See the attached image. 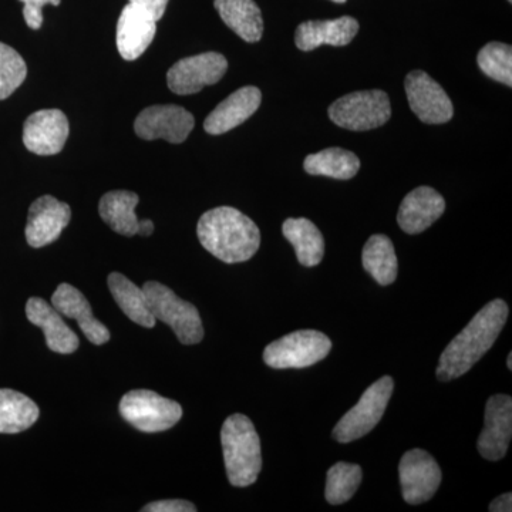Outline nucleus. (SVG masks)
Listing matches in <instances>:
<instances>
[{
    "label": "nucleus",
    "instance_id": "f257e3e1",
    "mask_svg": "<svg viewBox=\"0 0 512 512\" xmlns=\"http://www.w3.org/2000/svg\"><path fill=\"white\" fill-rule=\"evenodd\" d=\"M508 312L510 309L503 299L487 303L441 353L437 379L451 382L473 369L478 360L493 348L507 323Z\"/></svg>",
    "mask_w": 512,
    "mask_h": 512
},
{
    "label": "nucleus",
    "instance_id": "f03ea898",
    "mask_svg": "<svg viewBox=\"0 0 512 512\" xmlns=\"http://www.w3.org/2000/svg\"><path fill=\"white\" fill-rule=\"evenodd\" d=\"M202 247L225 264L249 261L261 245V232L254 221L232 207L205 212L197 225Z\"/></svg>",
    "mask_w": 512,
    "mask_h": 512
},
{
    "label": "nucleus",
    "instance_id": "7ed1b4c3",
    "mask_svg": "<svg viewBox=\"0 0 512 512\" xmlns=\"http://www.w3.org/2000/svg\"><path fill=\"white\" fill-rule=\"evenodd\" d=\"M221 444L229 483L248 487L262 470L261 440L244 414H232L222 424Z\"/></svg>",
    "mask_w": 512,
    "mask_h": 512
},
{
    "label": "nucleus",
    "instance_id": "20e7f679",
    "mask_svg": "<svg viewBox=\"0 0 512 512\" xmlns=\"http://www.w3.org/2000/svg\"><path fill=\"white\" fill-rule=\"evenodd\" d=\"M143 291L154 318L170 326L183 345H197L204 339L200 312L192 303L178 298L160 282H146Z\"/></svg>",
    "mask_w": 512,
    "mask_h": 512
},
{
    "label": "nucleus",
    "instance_id": "39448f33",
    "mask_svg": "<svg viewBox=\"0 0 512 512\" xmlns=\"http://www.w3.org/2000/svg\"><path fill=\"white\" fill-rule=\"evenodd\" d=\"M332 340L319 330H298L275 340L264 350V362L272 369H305L325 359Z\"/></svg>",
    "mask_w": 512,
    "mask_h": 512
},
{
    "label": "nucleus",
    "instance_id": "423d86ee",
    "mask_svg": "<svg viewBox=\"0 0 512 512\" xmlns=\"http://www.w3.org/2000/svg\"><path fill=\"white\" fill-rule=\"evenodd\" d=\"M121 417L144 433L170 430L183 417V407L151 390H131L119 406Z\"/></svg>",
    "mask_w": 512,
    "mask_h": 512
},
{
    "label": "nucleus",
    "instance_id": "0eeeda50",
    "mask_svg": "<svg viewBox=\"0 0 512 512\" xmlns=\"http://www.w3.org/2000/svg\"><path fill=\"white\" fill-rule=\"evenodd\" d=\"M336 126L350 131H367L382 127L392 117V104L382 90L346 94L328 110Z\"/></svg>",
    "mask_w": 512,
    "mask_h": 512
},
{
    "label": "nucleus",
    "instance_id": "6e6552de",
    "mask_svg": "<svg viewBox=\"0 0 512 512\" xmlns=\"http://www.w3.org/2000/svg\"><path fill=\"white\" fill-rule=\"evenodd\" d=\"M394 382L392 377L383 376L363 393L359 402L340 419L333 429V439L339 443H350L370 433L386 412L392 399Z\"/></svg>",
    "mask_w": 512,
    "mask_h": 512
},
{
    "label": "nucleus",
    "instance_id": "1a4fd4ad",
    "mask_svg": "<svg viewBox=\"0 0 512 512\" xmlns=\"http://www.w3.org/2000/svg\"><path fill=\"white\" fill-rule=\"evenodd\" d=\"M227 70V59L221 53L207 52L185 57L168 70V87L180 96L195 94L204 87L220 82Z\"/></svg>",
    "mask_w": 512,
    "mask_h": 512
},
{
    "label": "nucleus",
    "instance_id": "9d476101",
    "mask_svg": "<svg viewBox=\"0 0 512 512\" xmlns=\"http://www.w3.org/2000/svg\"><path fill=\"white\" fill-rule=\"evenodd\" d=\"M400 484L407 504L427 503L436 495L441 484V470L431 454L413 448L402 457L399 466Z\"/></svg>",
    "mask_w": 512,
    "mask_h": 512
},
{
    "label": "nucleus",
    "instance_id": "9b49d317",
    "mask_svg": "<svg viewBox=\"0 0 512 512\" xmlns=\"http://www.w3.org/2000/svg\"><path fill=\"white\" fill-rule=\"evenodd\" d=\"M410 109L423 123L444 124L453 119L450 97L436 80L423 70H414L404 80Z\"/></svg>",
    "mask_w": 512,
    "mask_h": 512
},
{
    "label": "nucleus",
    "instance_id": "f8f14e48",
    "mask_svg": "<svg viewBox=\"0 0 512 512\" xmlns=\"http://www.w3.org/2000/svg\"><path fill=\"white\" fill-rule=\"evenodd\" d=\"M195 126L194 116L184 107L167 104L151 106L138 114L134 130L138 137L151 141L163 138L171 144L187 140Z\"/></svg>",
    "mask_w": 512,
    "mask_h": 512
},
{
    "label": "nucleus",
    "instance_id": "ddd939ff",
    "mask_svg": "<svg viewBox=\"0 0 512 512\" xmlns=\"http://www.w3.org/2000/svg\"><path fill=\"white\" fill-rule=\"evenodd\" d=\"M512 437V399L508 394H495L485 406L484 429L477 448L488 461L503 460Z\"/></svg>",
    "mask_w": 512,
    "mask_h": 512
},
{
    "label": "nucleus",
    "instance_id": "4468645a",
    "mask_svg": "<svg viewBox=\"0 0 512 512\" xmlns=\"http://www.w3.org/2000/svg\"><path fill=\"white\" fill-rule=\"evenodd\" d=\"M72 220L69 204L56 200L52 195H43L30 205L26 241L32 248H43L62 235L63 229Z\"/></svg>",
    "mask_w": 512,
    "mask_h": 512
},
{
    "label": "nucleus",
    "instance_id": "2eb2a0df",
    "mask_svg": "<svg viewBox=\"0 0 512 512\" xmlns=\"http://www.w3.org/2000/svg\"><path fill=\"white\" fill-rule=\"evenodd\" d=\"M69 137V121L63 111L39 110L29 116L23 128V144L37 156H55Z\"/></svg>",
    "mask_w": 512,
    "mask_h": 512
},
{
    "label": "nucleus",
    "instance_id": "dca6fc26",
    "mask_svg": "<svg viewBox=\"0 0 512 512\" xmlns=\"http://www.w3.org/2000/svg\"><path fill=\"white\" fill-rule=\"evenodd\" d=\"M157 32V20L146 10L128 3L117 22V49L128 62L138 59L153 43Z\"/></svg>",
    "mask_w": 512,
    "mask_h": 512
},
{
    "label": "nucleus",
    "instance_id": "f3484780",
    "mask_svg": "<svg viewBox=\"0 0 512 512\" xmlns=\"http://www.w3.org/2000/svg\"><path fill=\"white\" fill-rule=\"evenodd\" d=\"M262 93L258 87L247 86L237 90L218 104L204 121V128L212 136H221L241 126L254 116L261 106Z\"/></svg>",
    "mask_w": 512,
    "mask_h": 512
},
{
    "label": "nucleus",
    "instance_id": "a211bd4d",
    "mask_svg": "<svg viewBox=\"0 0 512 512\" xmlns=\"http://www.w3.org/2000/svg\"><path fill=\"white\" fill-rule=\"evenodd\" d=\"M446 211V201L431 187H419L404 197L397 222L406 234L416 235L430 228Z\"/></svg>",
    "mask_w": 512,
    "mask_h": 512
},
{
    "label": "nucleus",
    "instance_id": "6ab92c4d",
    "mask_svg": "<svg viewBox=\"0 0 512 512\" xmlns=\"http://www.w3.org/2000/svg\"><path fill=\"white\" fill-rule=\"evenodd\" d=\"M359 32V22L352 16L333 20H309L298 26L295 33L296 47L302 52H312L319 46H348Z\"/></svg>",
    "mask_w": 512,
    "mask_h": 512
},
{
    "label": "nucleus",
    "instance_id": "aec40b11",
    "mask_svg": "<svg viewBox=\"0 0 512 512\" xmlns=\"http://www.w3.org/2000/svg\"><path fill=\"white\" fill-rule=\"evenodd\" d=\"M52 305L60 315L77 320L84 336L93 345H106L109 342V329L94 318L92 306L79 289L69 284L57 286L52 296Z\"/></svg>",
    "mask_w": 512,
    "mask_h": 512
},
{
    "label": "nucleus",
    "instance_id": "412c9836",
    "mask_svg": "<svg viewBox=\"0 0 512 512\" xmlns=\"http://www.w3.org/2000/svg\"><path fill=\"white\" fill-rule=\"evenodd\" d=\"M26 316L45 333L47 348L60 355H72L79 348V338L64 323L62 315L52 303L42 298H30L26 303Z\"/></svg>",
    "mask_w": 512,
    "mask_h": 512
},
{
    "label": "nucleus",
    "instance_id": "4be33fe9",
    "mask_svg": "<svg viewBox=\"0 0 512 512\" xmlns=\"http://www.w3.org/2000/svg\"><path fill=\"white\" fill-rule=\"evenodd\" d=\"M140 201L136 192L110 191L101 197L99 212L101 220L117 234L134 237L140 234L141 220L136 215Z\"/></svg>",
    "mask_w": 512,
    "mask_h": 512
},
{
    "label": "nucleus",
    "instance_id": "5701e85b",
    "mask_svg": "<svg viewBox=\"0 0 512 512\" xmlns=\"http://www.w3.org/2000/svg\"><path fill=\"white\" fill-rule=\"evenodd\" d=\"M215 9L229 29L242 40L256 43L264 33V19L261 9L254 0H215Z\"/></svg>",
    "mask_w": 512,
    "mask_h": 512
},
{
    "label": "nucleus",
    "instance_id": "b1692460",
    "mask_svg": "<svg viewBox=\"0 0 512 512\" xmlns=\"http://www.w3.org/2000/svg\"><path fill=\"white\" fill-rule=\"evenodd\" d=\"M282 232L295 248L299 264L312 268L322 262L325 255V239L312 221L306 218H288L282 225Z\"/></svg>",
    "mask_w": 512,
    "mask_h": 512
},
{
    "label": "nucleus",
    "instance_id": "393cba45",
    "mask_svg": "<svg viewBox=\"0 0 512 512\" xmlns=\"http://www.w3.org/2000/svg\"><path fill=\"white\" fill-rule=\"evenodd\" d=\"M111 295L128 319L143 328L153 329L157 320L148 308L146 293L138 288L127 276L113 272L107 279Z\"/></svg>",
    "mask_w": 512,
    "mask_h": 512
},
{
    "label": "nucleus",
    "instance_id": "a878e982",
    "mask_svg": "<svg viewBox=\"0 0 512 512\" xmlns=\"http://www.w3.org/2000/svg\"><path fill=\"white\" fill-rule=\"evenodd\" d=\"M40 410L30 397L16 390L0 389V434H18L39 420Z\"/></svg>",
    "mask_w": 512,
    "mask_h": 512
},
{
    "label": "nucleus",
    "instance_id": "bb28decb",
    "mask_svg": "<svg viewBox=\"0 0 512 512\" xmlns=\"http://www.w3.org/2000/svg\"><path fill=\"white\" fill-rule=\"evenodd\" d=\"M362 264L366 272L382 286L393 284L397 278L399 264L392 239L383 234L373 235L362 252Z\"/></svg>",
    "mask_w": 512,
    "mask_h": 512
},
{
    "label": "nucleus",
    "instance_id": "cd10ccee",
    "mask_svg": "<svg viewBox=\"0 0 512 512\" xmlns=\"http://www.w3.org/2000/svg\"><path fill=\"white\" fill-rule=\"evenodd\" d=\"M303 168L311 175H322L335 180H350L359 173L360 160L352 151L332 147L306 157Z\"/></svg>",
    "mask_w": 512,
    "mask_h": 512
},
{
    "label": "nucleus",
    "instance_id": "c85d7f7f",
    "mask_svg": "<svg viewBox=\"0 0 512 512\" xmlns=\"http://www.w3.org/2000/svg\"><path fill=\"white\" fill-rule=\"evenodd\" d=\"M362 467L357 464L338 463L330 467L326 478V500L329 504L348 503L362 483Z\"/></svg>",
    "mask_w": 512,
    "mask_h": 512
},
{
    "label": "nucleus",
    "instance_id": "c756f323",
    "mask_svg": "<svg viewBox=\"0 0 512 512\" xmlns=\"http://www.w3.org/2000/svg\"><path fill=\"white\" fill-rule=\"evenodd\" d=\"M478 67L485 76L512 86V47L505 43L493 42L485 45L477 56Z\"/></svg>",
    "mask_w": 512,
    "mask_h": 512
},
{
    "label": "nucleus",
    "instance_id": "7c9ffc66",
    "mask_svg": "<svg viewBox=\"0 0 512 512\" xmlns=\"http://www.w3.org/2000/svg\"><path fill=\"white\" fill-rule=\"evenodd\" d=\"M28 76V66L12 47L0 43V100L15 93Z\"/></svg>",
    "mask_w": 512,
    "mask_h": 512
},
{
    "label": "nucleus",
    "instance_id": "2f4dec72",
    "mask_svg": "<svg viewBox=\"0 0 512 512\" xmlns=\"http://www.w3.org/2000/svg\"><path fill=\"white\" fill-rule=\"evenodd\" d=\"M25 5L23 8V18L30 29L39 30L42 28L43 12L46 5H50V0H20Z\"/></svg>",
    "mask_w": 512,
    "mask_h": 512
},
{
    "label": "nucleus",
    "instance_id": "473e14b6",
    "mask_svg": "<svg viewBox=\"0 0 512 512\" xmlns=\"http://www.w3.org/2000/svg\"><path fill=\"white\" fill-rule=\"evenodd\" d=\"M143 512H195L197 507L190 501L185 500H164L156 501L146 505Z\"/></svg>",
    "mask_w": 512,
    "mask_h": 512
},
{
    "label": "nucleus",
    "instance_id": "72a5a7b5",
    "mask_svg": "<svg viewBox=\"0 0 512 512\" xmlns=\"http://www.w3.org/2000/svg\"><path fill=\"white\" fill-rule=\"evenodd\" d=\"M168 2L170 0H128V3H133L138 8L146 10L148 15L156 19L157 22L163 18Z\"/></svg>",
    "mask_w": 512,
    "mask_h": 512
},
{
    "label": "nucleus",
    "instance_id": "f704fd0d",
    "mask_svg": "<svg viewBox=\"0 0 512 512\" xmlns=\"http://www.w3.org/2000/svg\"><path fill=\"white\" fill-rule=\"evenodd\" d=\"M491 512H511L512 511V494L505 493L495 498L490 505Z\"/></svg>",
    "mask_w": 512,
    "mask_h": 512
},
{
    "label": "nucleus",
    "instance_id": "c9c22d12",
    "mask_svg": "<svg viewBox=\"0 0 512 512\" xmlns=\"http://www.w3.org/2000/svg\"><path fill=\"white\" fill-rule=\"evenodd\" d=\"M154 232V224L150 220H141L140 234L143 237H150Z\"/></svg>",
    "mask_w": 512,
    "mask_h": 512
},
{
    "label": "nucleus",
    "instance_id": "e433bc0d",
    "mask_svg": "<svg viewBox=\"0 0 512 512\" xmlns=\"http://www.w3.org/2000/svg\"><path fill=\"white\" fill-rule=\"evenodd\" d=\"M507 366H508V369L512 370V355H511V353H510V355H508Z\"/></svg>",
    "mask_w": 512,
    "mask_h": 512
},
{
    "label": "nucleus",
    "instance_id": "4c0bfd02",
    "mask_svg": "<svg viewBox=\"0 0 512 512\" xmlns=\"http://www.w3.org/2000/svg\"><path fill=\"white\" fill-rule=\"evenodd\" d=\"M62 0H50V5L59 6Z\"/></svg>",
    "mask_w": 512,
    "mask_h": 512
},
{
    "label": "nucleus",
    "instance_id": "58836bf2",
    "mask_svg": "<svg viewBox=\"0 0 512 512\" xmlns=\"http://www.w3.org/2000/svg\"><path fill=\"white\" fill-rule=\"evenodd\" d=\"M335 3H346V0H332Z\"/></svg>",
    "mask_w": 512,
    "mask_h": 512
},
{
    "label": "nucleus",
    "instance_id": "ea45409f",
    "mask_svg": "<svg viewBox=\"0 0 512 512\" xmlns=\"http://www.w3.org/2000/svg\"><path fill=\"white\" fill-rule=\"evenodd\" d=\"M508 2H510V3H511V2H512V0H508Z\"/></svg>",
    "mask_w": 512,
    "mask_h": 512
}]
</instances>
